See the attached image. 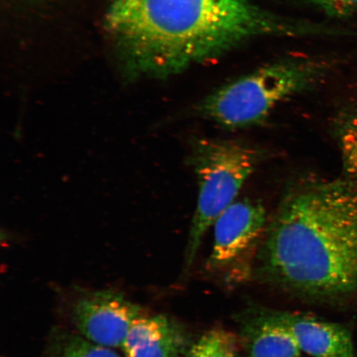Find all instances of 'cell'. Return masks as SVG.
I'll return each mask as SVG.
<instances>
[{"instance_id": "277c9868", "label": "cell", "mask_w": 357, "mask_h": 357, "mask_svg": "<svg viewBox=\"0 0 357 357\" xmlns=\"http://www.w3.org/2000/svg\"><path fill=\"white\" fill-rule=\"evenodd\" d=\"M261 158L260 151L238 141L193 140L190 160L199 190L185 250L187 269L193 264L204 236L235 202Z\"/></svg>"}, {"instance_id": "4fadbf2b", "label": "cell", "mask_w": 357, "mask_h": 357, "mask_svg": "<svg viewBox=\"0 0 357 357\" xmlns=\"http://www.w3.org/2000/svg\"><path fill=\"white\" fill-rule=\"evenodd\" d=\"M61 357H120L109 347L89 341L84 337H71L62 349Z\"/></svg>"}, {"instance_id": "7c38bea8", "label": "cell", "mask_w": 357, "mask_h": 357, "mask_svg": "<svg viewBox=\"0 0 357 357\" xmlns=\"http://www.w3.org/2000/svg\"><path fill=\"white\" fill-rule=\"evenodd\" d=\"M204 357H238L236 338L225 330L217 328L204 333L199 339Z\"/></svg>"}, {"instance_id": "9c48e42d", "label": "cell", "mask_w": 357, "mask_h": 357, "mask_svg": "<svg viewBox=\"0 0 357 357\" xmlns=\"http://www.w3.org/2000/svg\"><path fill=\"white\" fill-rule=\"evenodd\" d=\"M335 134L347 180L357 182V105L338 116Z\"/></svg>"}, {"instance_id": "8992f818", "label": "cell", "mask_w": 357, "mask_h": 357, "mask_svg": "<svg viewBox=\"0 0 357 357\" xmlns=\"http://www.w3.org/2000/svg\"><path fill=\"white\" fill-rule=\"evenodd\" d=\"M75 327L84 338L106 347H122L135 320L146 314L140 305L111 290L91 292L73 307Z\"/></svg>"}, {"instance_id": "9a60e30c", "label": "cell", "mask_w": 357, "mask_h": 357, "mask_svg": "<svg viewBox=\"0 0 357 357\" xmlns=\"http://www.w3.org/2000/svg\"><path fill=\"white\" fill-rule=\"evenodd\" d=\"M186 357H204L203 347L199 340L191 347Z\"/></svg>"}, {"instance_id": "8fae6325", "label": "cell", "mask_w": 357, "mask_h": 357, "mask_svg": "<svg viewBox=\"0 0 357 357\" xmlns=\"http://www.w3.org/2000/svg\"><path fill=\"white\" fill-rule=\"evenodd\" d=\"M190 337L177 322L162 336L134 351L129 357H183L190 350Z\"/></svg>"}, {"instance_id": "5b68a950", "label": "cell", "mask_w": 357, "mask_h": 357, "mask_svg": "<svg viewBox=\"0 0 357 357\" xmlns=\"http://www.w3.org/2000/svg\"><path fill=\"white\" fill-rule=\"evenodd\" d=\"M268 225L260 201H235L213 225V245L208 260L212 271L231 267L260 247Z\"/></svg>"}, {"instance_id": "30bf717a", "label": "cell", "mask_w": 357, "mask_h": 357, "mask_svg": "<svg viewBox=\"0 0 357 357\" xmlns=\"http://www.w3.org/2000/svg\"><path fill=\"white\" fill-rule=\"evenodd\" d=\"M176 321L166 315L142 316L135 320L125 339L121 349L127 357L167 333Z\"/></svg>"}, {"instance_id": "ba28073f", "label": "cell", "mask_w": 357, "mask_h": 357, "mask_svg": "<svg viewBox=\"0 0 357 357\" xmlns=\"http://www.w3.org/2000/svg\"><path fill=\"white\" fill-rule=\"evenodd\" d=\"M249 357H301L302 351L283 325L262 315L244 330Z\"/></svg>"}, {"instance_id": "52a82bcc", "label": "cell", "mask_w": 357, "mask_h": 357, "mask_svg": "<svg viewBox=\"0 0 357 357\" xmlns=\"http://www.w3.org/2000/svg\"><path fill=\"white\" fill-rule=\"evenodd\" d=\"M287 328L302 352L314 357H355L351 333L342 325L296 312L265 314Z\"/></svg>"}, {"instance_id": "3957f363", "label": "cell", "mask_w": 357, "mask_h": 357, "mask_svg": "<svg viewBox=\"0 0 357 357\" xmlns=\"http://www.w3.org/2000/svg\"><path fill=\"white\" fill-rule=\"evenodd\" d=\"M326 66L314 60L276 62L218 89L200 102L198 113L230 130L256 126L284 100L305 91Z\"/></svg>"}, {"instance_id": "6da1fadb", "label": "cell", "mask_w": 357, "mask_h": 357, "mask_svg": "<svg viewBox=\"0 0 357 357\" xmlns=\"http://www.w3.org/2000/svg\"><path fill=\"white\" fill-rule=\"evenodd\" d=\"M109 33L137 70L168 77L257 38L319 33L251 0H114Z\"/></svg>"}, {"instance_id": "7a4b0ae2", "label": "cell", "mask_w": 357, "mask_h": 357, "mask_svg": "<svg viewBox=\"0 0 357 357\" xmlns=\"http://www.w3.org/2000/svg\"><path fill=\"white\" fill-rule=\"evenodd\" d=\"M257 268L267 282L305 298L357 289V182L294 185L268 222Z\"/></svg>"}, {"instance_id": "5bb4252c", "label": "cell", "mask_w": 357, "mask_h": 357, "mask_svg": "<svg viewBox=\"0 0 357 357\" xmlns=\"http://www.w3.org/2000/svg\"><path fill=\"white\" fill-rule=\"evenodd\" d=\"M334 17H343L357 11V0H302Z\"/></svg>"}]
</instances>
